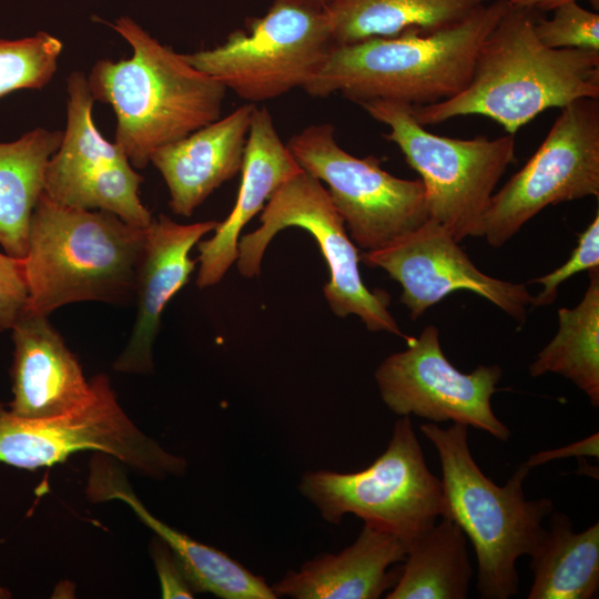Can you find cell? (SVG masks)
Masks as SVG:
<instances>
[{
	"mask_svg": "<svg viewBox=\"0 0 599 599\" xmlns=\"http://www.w3.org/2000/svg\"><path fill=\"white\" fill-rule=\"evenodd\" d=\"M62 135L60 130L35 128L12 142H0V245L10 256L27 254L32 214Z\"/></svg>",
	"mask_w": 599,
	"mask_h": 599,
	"instance_id": "cell-22",
	"label": "cell"
},
{
	"mask_svg": "<svg viewBox=\"0 0 599 599\" xmlns=\"http://www.w3.org/2000/svg\"><path fill=\"white\" fill-rule=\"evenodd\" d=\"M255 106L245 103L151 154L150 163L165 181L175 214L191 216L214 190L241 171Z\"/></svg>",
	"mask_w": 599,
	"mask_h": 599,
	"instance_id": "cell-20",
	"label": "cell"
},
{
	"mask_svg": "<svg viewBox=\"0 0 599 599\" xmlns=\"http://www.w3.org/2000/svg\"><path fill=\"white\" fill-rule=\"evenodd\" d=\"M151 554L160 579L162 598H194L195 592L179 561L160 538L152 544Z\"/></svg>",
	"mask_w": 599,
	"mask_h": 599,
	"instance_id": "cell-31",
	"label": "cell"
},
{
	"mask_svg": "<svg viewBox=\"0 0 599 599\" xmlns=\"http://www.w3.org/2000/svg\"><path fill=\"white\" fill-rule=\"evenodd\" d=\"M108 455L97 453L90 463L85 494L93 502L121 500L172 551L194 592L222 599H275L265 580L240 562L153 516L132 490L124 473Z\"/></svg>",
	"mask_w": 599,
	"mask_h": 599,
	"instance_id": "cell-19",
	"label": "cell"
},
{
	"mask_svg": "<svg viewBox=\"0 0 599 599\" xmlns=\"http://www.w3.org/2000/svg\"><path fill=\"white\" fill-rule=\"evenodd\" d=\"M529 555L534 580L528 599H592L599 590V524L576 532L570 518L551 512Z\"/></svg>",
	"mask_w": 599,
	"mask_h": 599,
	"instance_id": "cell-23",
	"label": "cell"
},
{
	"mask_svg": "<svg viewBox=\"0 0 599 599\" xmlns=\"http://www.w3.org/2000/svg\"><path fill=\"white\" fill-rule=\"evenodd\" d=\"M67 92L65 130L47 166L44 194L60 205L111 212L146 229L153 217L140 199L143 179L122 148L97 128L88 78L71 72Z\"/></svg>",
	"mask_w": 599,
	"mask_h": 599,
	"instance_id": "cell-13",
	"label": "cell"
},
{
	"mask_svg": "<svg viewBox=\"0 0 599 599\" xmlns=\"http://www.w3.org/2000/svg\"><path fill=\"white\" fill-rule=\"evenodd\" d=\"M109 26L132 48L128 59H100L88 78L95 101L116 116L114 142L136 169L159 148L217 120L225 85L160 43L132 18Z\"/></svg>",
	"mask_w": 599,
	"mask_h": 599,
	"instance_id": "cell-2",
	"label": "cell"
},
{
	"mask_svg": "<svg viewBox=\"0 0 599 599\" xmlns=\"http://www.w3.org/2000/svg\"><path fill=\"white\" fill-rule=\"evenodd\" d=\"M420 430L439 455L447 518L474 546L480 598L508 599L517 595V559L529 556L537 546L545 531L542 522L552 512V500L526 499L524 481L531 468L525 463L504 486L488 478L471 456L467 426L441 428L426 423Z\"/></svg>",
	"mask_w": 599,
	"mask_h": 599,
	"instance_id": "cell-5",
	"label": "cell"
},
{
	"mask_svg": "<svg viewBox=\"0 0 599 599\" xmlns=\"http://www.w3.org/2000/svg\"><path fill=\"white\" fill-rule=\"evenodd\" d=\"M598 195L599 98H585L560 109L538 150L493 194L480 237L500 247L545 207Z\"/></svg>",
	"mask_w": 599,
	"mask_h": 599,
	"instance_id": "cell-12",
	"label": "cell"
},
{
	"mask_svg": "<svg viewBox=\"0 0 599 599\" xmlns=\"http://www.w3.org/2000/svg\"><path fill=\"white\" fill-rule=\"evenodd\" d=\"M60 39L45 31L20 39H0V98L22 89L41 90L58 70Z\"/></svg>",
	"mask_w": 599,
	"mask_h": 599,
	"instance_id": "cell-27",
	"label": "cell"
},
{
	"mask_svg": "<svg viewBox=\"0 0 599 599\" xmlns=\"http://www.w3.org/2000/svg\"><path fill=\"white\" fill-rule=\"evenodd\" d=\"M145 230L111 212L60 205L43 193L23 257L24 311L48 316L73 302L133 300Z\"/></svg>",
	"mask_w": 599,
	"mask_h": 599,
	"instance_id": "cell-4",
	"label": "cell"
},
{
	"mask_svg": "<svg viewBox=\"0 0 599 599\" xmlns=\"http://www.w3.org/2000/svg\"><path fill=\"white\" fill-rule=\"evenodd\" d=\"M598 447H599V436L598 433L592 434L591 436L572 443L570 445L564 446L561 448L539 451L529 457L525 464L532 468L542 464H546L550 460L567 458V457H581L590 456L598 458Z\"/></svg>",
	"mask_w": 599,
	"mask_h": 599,
	"instance_id": "cell-32",
	"label": "cell"
},
{
	"mask_svg": "<svg viewBox=\"0 0 599 599\" xmlns=\"http://www.w3.org/2000/svg\"><path fill=\"white\" fill-rule=\"evenodd\" d=\"M94 382L85 406L52 418H20L0 403V463L35 470L92 450L153 479L185 474L184 458L165 450L129 418L109 377L99 374Z\"/></svg>",
	"mask_w": 599,
	"mask_h": 599,
	"instance_id": "cell-10",
	"label": "cell"
},
{
	"mask_svg": "<svg viewBox=\"0 0 599 599\" xmlns=\"http://www.w3.org/2000/svg\"><path fill=\"white\" fill-rule=\"evenodd\" d=\"M283 1L297 2V3L317 7L321 9H326L339 0H283Z\"/></svg>",
	"mask_w": 599,
	"mask_h": 599,
	"instance_id": "cell-34",
	"label": "cell"
},
{
	"mask_svg": "<svg viewBox=\"0 0 599 599\" xmlns=\"http://www.w3.org/2000/svg\"><path fill=\"white\" fill-rule=\"evenodd\" d=\"M501 376L498 365H479L468 374L458 370L443 353L434 325L412 337L405 351L389 355L375 370L382 400L396 415L413 414L435 423L451 420L507 441L510 430L491 407Z\"/></svg>",
	"mask_w": 599,
	"mask_h": 599,
	"instance_id": "cell-14",
	"label": "cell"
},
{
	"mask_svg": "<svg viewBox=\"0 0 599 599\" xmlns=\"http://www.w3.org/2000/svg\"><path fill=\"white\" fill-rule=\"evenodd\" d=\"M534 10L510 7L483 42L467 87L428 105L413 106L432 125L484 115L515 133L538 114L585 98H599V51L550 49L535 33Z\"/></svg>",
	"mask_w": 599,
	"mask_h": 599,
	"instance_id": "cell-1",
	"label": "cell"
},
{
	"mask_svg": "<svg viewBox=\"0 0 599 599\" xmlns=\"http://www.w3.org/2000/svg\"><path fill=\"white\" fill-rule=\"evenodd\" d=\"M511 7L530 10H554L560 4L578 0H506Z\"/></svg>",
	"mask_w": 599,
	"mask_h": 599,
	"instance_id": "cell-33",
	"label": "cell"
},
{
	"mask_svg": "<svg viewBox=\"0 0 599 599\" xmlns=\"http://www.w3.org/2000/svg\"><path fill=\"white\" fill-rule=\"evenodd\" d=\"M458 243L444 225L428 219L385 247L364 252L359 262L383 268L400 284V302L414 321L448 294L468 291L524 324L532 301L527 285L479 271Z\"/></svg>",
	"mask_w": 599,
	"mask_h": 599,
	"instance_id": "cell-15",
	"label": "cell"
},
{
	"mask_svg": "<svg viewBox=\"0 0 599 599\" xmlns=\"http://www.w3.org/2000/svg\"><path fill=\"white\" fill-rule=\"evenodd\" d=\"M535 33L550 49L599 51V14L570 1L555 8L551 19L536 18Z\"/></svg>",
	"mask_w": 599,
	"mask_h": 599,
	"instance_id": "cell-28",
	"label": "cell"
},
{
	"mask_svg": "<svg viewBox=\"0 0 599 599\" xmlns=\"http://www.w3.org/2000/svg\"><path fill=\"white\" fill-rule=\"evenodd\" d=\"M335 45L325 9L274 0L265 16L214 48L184 54L248 103L304 88Z\"/></svg>",
	"mask_w": 599,
	"mask_h": 599,
	"instance_id": "cell-8",
	"label": "cell"
},
{
	"mask_svg": "<svg viewBox=\"0 0 599 599\" xmlns=\"http://www.w3.org/2000/svg\"><path fill=\"white\" fill-rule=\"evenodd\" d=\"M10 597H11V593L7 589L0 586V599H7Z\"/></svg>",
	"mask_w": 599,
	"mask_h": 599,
	"instance_id": "cell-35",
	"label": "cell"
},
{
	"mask_svg": "<svg viewBox=\"0 0 599 599\" xmlns=\"http://www.w3.org/2000/svg\"><path fill=\"white\" fill-rule=\"evenodd\" d=\"M11 368L12 400L20 418L44 419L85 406L94 395V377L83 375L75 355L48 316L22 311L14 322Z\"/></svg>",
	"mask_w": 599,
	"mask_h": 599,
	"instance_id": "cell-16",
	"label": "cell"
},
{
	"mask_svg": "<svg viewBox=\"0 0 599 599\" xmlns=\"http://www.w3.org/2000/svg\"><path fill=\"white\" fill-rule=\"evenodd\" d=\"M359 105L390 131L395 143L426 187L428 217L444 225L457 242L480 237V223L495 189L516 161L515 135L454 139L429 132L410 104L373 99Z\"/></svg>",
	"mask_w": 599,
	"mask_h": 599,
	"instance_id": "cell-6",
	"label": "cell"
},
{
	"mask_svg": "<svg viewBox=\"0 0 599 599\" xmlns=\"http://www.w3.org/2000/svg\"><path fill=\"white\" fill-rule=\"evenodd\" d=\"M592 268H599V212L579 235L578 244L568 261L555 271L530 281V283L542 286V291L532 296L531 306L552 304L557 297L559 285L572 275Z\"/></svg>",
	"mask_w": 599,
	"mask_h": 599,
	"instance_id": "cell-29",
	"label": "cell"
},
{
	"mask_svg": "<svg viewBox=\"0 0 599 599\" xmlns=\"http://www.w3.org/2000/svg\"><path fill=\"white\" fill-rule=\"evenodd\" d=\"M405 564L387 599H465L473 568L467 537L444 517L408 548Z\"/></svg>",
	"mask_w": 599,
	"mask_h": 599,
	"instance_id": "cell-25",
	"label": "cell"
},
{
	"mask_svg": "<svg viewBox=\"0 0 599 599\" xmlns=\"http://www.w3.org/2000/svg\"><path fill=\"white\" fill-rule=\"evenodd\" d=\"M407 551L395 535L364 524L351 546L306 561L272 589L295 599H376L396 583L399 571L388 568L404 560Z\"/></svg>",
	"mask_w": 599,
	"mask_h": 599,
	"instance_id": "cell-21",
	"label": "cell"
},
{
	"mask_svg": "<svg viewBox=\"0 0 599 599\" xmlns=\"http://www.w3.org/2000/svg\"><path fill=\"white\" fill-rule=\"evenodd\" d=\"M510 7L496 0L436 32L408 29L335 44L303 89L313 97L341 93L357 104L385 99L416 106L449 99L469 83L483 42Z\"/></svg>",
	"mask_w": 599,
	"mask_h": 599,
	"instance_id": "cell-3",
	"label": "cell"
},
{
	"mask_svg": "<svg viewBox=\"0 0 599 599\" xmlns=\"http://www.w3.org/2000/svg\"><path fill=\"white\" fill-rule=\"evenodd\" d=\"M217 223L179 224L161 214L146 227L135 285V322L125 348L113 365L115 370L136 374L152 370V347L162 312L187 283L195 267L190 251L202 236L213 232Z\"/></svg>",
	"mask_w": 599,
	"mask_h": 599,
	"instance_id": "cell-17",
	"label": "cell"
},
{
	"mask_svg": "<svg viewBox=\"0 0 599 599\" xmlns=\"http://www.w3.org/2000/svg\"><path fill=\"white\" fill-rule=\"evenodd\" d=\"M488 0H339L326 8L335 44L449 28Z\"/></svg>",
	"mask_w": 599,
	"mask_h": 599,
	"instance_id": "cell-24",
	"label": "cell"
},
{
	"mask_svg": "<svg viewBox=\"0 0 599 599\" xmlns=\"http://www.w3.org/2000/svg\"><path fill=\"white\" fill-rule=\"evenodd\" d=\"M28 301L23 258L0 252V331L11 329Z\"/></svg>",
	"mask_w": 599,
	"mask_h": 599,
	"instance_id": "cell-30",
	"label": "cell"
},
{
	"mask_svg": "<svg viewBox=\"0 0 599 599\" xmlns=\"http://www.w3.org/2000/svg\"><path fill=\"white\" fill-rule=\"evenodd\" d=\"M300 491L329 524L352 514L408 548L448 515L441 479L429 470L409 416L396 420L386 450L370 466L355 473L306 471Z\"/></svg>",
	"mask_w": 599,
	"mask_h": 599,
	"instance_id": "cell-7",
	"label": "cell"
},
{
	"mask_svg": "<svg viewBox=\"0 0 599 599\" xmlns=\"http://www.w3.org/2000/svg\"><path fill=\"white\" fill-rule=\"evenodd\" d=\"M589 285L572 307L558 309V331L537 354L529 374L561 375L599 406V268L589 270Z\"/></svg>",
	"mask_w": 599,
	"mask_h": 599,
	"instance_id": "cell-26",
	"label": "cell"
},
{
	"mask_svg": "<svg viewBox=\"0 0 599 599\" xmlns=\"http://www.w3.org/2000/svg\"><path fill=\"white\" fill-rule=\"evenodd\" d=\"M298 165L274 125L266 106H255L241 167V185L235 204L214 235L197 243L199 287L219 283L237 260V243L243 227L261 212L271 196L301 173Z\"/></svg>",
	"mask_w": 599,
	"mask_h": 599,
	"instance_id": "cell-18",
	"label": "cell"
},
{
	"mask_svg": "<svg viewBox=\"0 0 599 599\" xmlns=\"http://www.w3.org/2000/svg\"><path fill=\"white\" fill-rule=\"evenodd\" d=\"M261 226L241 237L236 266L244 277L260 275L261 262L272 238L282 230L296 226L317 242L328 266L325 298L338 317L354 314L372 332H388L408 342L388 311L390 295L370 291L358 268L359 255L345 223L321 181L304 170L284 183L262 210Z\"/></svg>",
	"mask_w": 599,
	"mask_h": 599,
	"instance_id": "cell-9",
	"label": "cell"
},
{
	"mask_svg": "<svg viewBox=\"0 0 599 599\" xmlns=\"http://www.w3.org/2000/svg\"><path fill=\"white\" fill-rule=\"evenodd\" d=\"M287 148L298 165L328 186L329 199L349 237L374 251L422 226L429 217L422 180L399 179L380 159H359L339 146L332 124H313L294 134Z\"/></svg>",
	"mask_w": 599,
	"mask_h": 599,
	"instance_id": "cell-11",
	"label": "cell"
}]
</instances>
